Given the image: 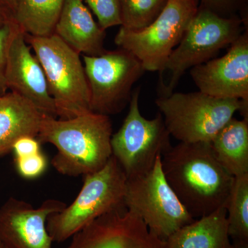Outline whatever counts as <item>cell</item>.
Instances as JSON below:
<instances>
[{
    "instance_id": "1",
    "label": "cell",
    "mask_w": 248,
    "mask_h": 248,
    "mask_svg": "<svg viewBox=\"0 0 248 248\" xmlns=\"http://www.w3.org/2000/svg\"><path fill=\"white\" fill-rule=\"evenodd\" d=\"M161 162L166 181L194 218L226 207L234 177L217 161L210 142H179Z\"/></svg>"
},
{
    "instance_id": "2",
    "label": "cell",
    "mask_w": 248,
    "mask_h": 248,
    "mask_svg": "<svg viewBox=\"0 0 248 248\" xmlns=\"http://www.w3.org/2000/svg\"><path fill=\"white\" fill-rule=\"evenodd\" d=\"M112 135L109 116L89 111L68 120L44 115L37 139L57 148L52 165L59 173L84 177L107 164Z\"/></svg>"
},
{
    "instance_id": "3",
    "label": "cell",
    "mask_w": 248,
    "mask_h": 248,
    "mask_svg": "<svg viewBox=\"0 0 248 248\" xmlns=\"http://www.w3.org/2000/svg\"><path fill=\"white\" fill-rule=\"evenodd\" d=\"M156 105L170 136L183 143L211 142L239 111L248 120V104L197 91L159 96Z\"/></svg>"
},
{
    "instance_id": "4",
    "label": "cell",
    "mask_w": 248,
    "mask_h": 248,
    "mask_svg": "<svg viewBox=\"0 0 248 248\" xmlns=\"http://www.w3.org/2000/svg\"><path fill=\"white\" fill-rule=\"evenodd\" d=\"M24 35L43 68L57 117L68 120L91 111L81 55L55 34L47 37Z\"/></svg>"
},
{
    "instance_id": "5",
    "label": "cell",
    "mask_w": 248,
    "mask_h": 248,
    "mask_svg": "<svg viewBox=\"0 0 248 248\" xmlns=\"http://www.w3.org/2000/svg\"><path fill=\"white\" fill-rule=\"evenodd\" d=\"M126 181L113 156L102 169L84 176L82 187L74 202L47 220V230L53 242L66 241L99 217L125 205Z\"/></svg>"
},
{
    "instance_id": "6",
    "label": "cell",
    "mask_w": 248,
    "mask_h": 248,
    "mask_svg": "<svg viewBox=\"0 0 248 248\" xmlns=\"http://www.w3.org/2000/svg\"><path fill=\"white\" fill-rule=\"evenodd\" d=\"M248 29L241 17H223L199 5L182 40L173 50L165 70L170 72L169 84L160 88V96L172 94L188 69L215 58Z\"/></svg>"
},
{
    "instance_id": "7",
    "label": "cell",
    "mask_w": 248,
    "mask_h": 248,
    "mask_svg": "<svg viewBox=\"0 0 248 248\" xmlns=\"http://www.w3.org/2000/svg\"><path fill=\"white\" fill-rule=\"evenodd\" d=\"M199 7L197 0H168L157 17L138 31L120 27L115 45L133 54L145 71L162 73Z\"/></svg>"
},
{
    "instance_id": "8",
    "label": "cell",
    "mask_w": 248,
    "mask_h": 248,
    "mask_svg": "<svg viewBox=\"0 0 248 248\" xmlns=\"http://www.w3.org/2000/svg\"><path fill=\"white\" fill-rule=\"evenodd\" d=\"M140 95L139 88L132 94L123 124L111 138L112 156L123 169L127 179L149 172L158 158L172 147L171 136L161 113L151 120L141 115Z\"/></svg>"
},
{
    "instance_id": "9",
    "label": "cell",
    "mask_w": 248,
    "mask_h": 248,
    "mask_svg": "<svg viewBox=\"0 0 248 248\" xmlns=\"http://www.w3.org/2000/svg\"><path fill=\"white\" fill-rule=\"evenodd\" d=\"M161 156L143 175L127 179L125 208L143 220L149 231L165 241L195 218L191 216L166 181Z\"/></svg>"
},
{
    "instance_id": "10",
    "label": "cell",
    "mask_w": 248,
    "mask_h": 248,
    "mask_svg": "<svg viewBox=\"0 0 248 248\" xmlns=\"http://www.w3.org/2000/svg\"><path fill=\"white\" fill-rule=\"evenodd\" d=\"M82 59L91 110L107 116L120 113L130 103L134 84L146 72L141 62L121 48Z\"/></svg>"
},
{
    "instance_id": "11",
    "label": "cell",
    "mask_w": 248,
    "mask_h": 248,
    "mask_svg": "<svg viewBox=\"0 0 248 248\" xmlns=\"http://www.w3.org/2000/svg\"><path fill=\"white\" fill-rule=\"evenodd\" d=\"M67 248H165L164 241L125 205L105 214L78 232Z\"/></svg>"
},
{
    "instance_id": "12",
    "label": "cell",
    "mask_w": 248,
    "mask_h": 248,
    "mask_svg": "<svg viewBox=\"0 0 248 248\" xmlns=\"http://www.w3.org/2000/svg\"><path fill=\"white\" fill-rule=\"evenodd\" d=\"M190 76L199 91L248 104V30L230 46L226 55L193 67Z\"/></svg>"
},
{
    "instance_id": "13",
    "label": "cell",
    "mask_w": 248,
    "mask_h": 248,
    "mask_svg": "<svg viewBox=\"0 0 248 248\" xmlns=\"http://www.w3.org/2000/svg\"><path fill=\"white\" fill-rule=\"evenodd\" d=\"M66 205L48 200L35 208L24 201L10 198L0 208V241L9 248H52L47 220Z\"/></svg>"
},
{
    "instance_id": "14",
    "label": "cell",
    "mask_w": 248,
    "mask_h": 248,
    "mask_svg": "<svg viewBox=\"0 0 248 248\" xmlns=\"http://www.w3.org/2000/svg\"><path fill=\"white\" fill-rule=\"evenodd\" d=\"M6 81L11 92L27 99L44 115L57 117L43 68L16 24L8 50Z\"/></svg>"
},
{
    "instance_id": "15",
    "label": "cell",
    "mask_w": 248,
    "mask_h": 248,
    "mask_svg": "<svg viewBox=\"0 0 248 248\" xmlns=\"http://www.w3.org/2000/svg\"><path fill=\"white\" fill-rule=\"evenodd\" d=\"M54 34L77 53L98 56L106 51V31L94 21L83 0H65Z\"/></svg>"
},
{
    "instance_id": "16",
    "label": "cell",
    "mask_w": 248,
    "mask_h": 248,
    "mask_svg": "<svg viewBox=\"0 0 248 248\" xmlns=\"http://www.w3.org/2000/svg\"><path fill=\"white\" fill-rule=\"evenodd\" d=\"M44 114L14 92L0 97V156L12 151L18 139L37 138Z\"/></svg>"
},
{
    "instance_id": "17",
    "label": "cell",
    "mask_w": 248,
    "mask_h": 248,
    "mask_svg": "<svg viewBox=\"0 0 248 248\" xmlns=\"http://www.w3.org/2000/svg\"><path fill=\"white\" fill-rule=\"evenodd\" d=\"M165 248H232L226 207L182 227L164 241Z\"/></svg>"
},
{
    "instance_id": "18",
    "label": "cell",
    "mask_w": 248,
    "mask_h": 248,
    "mask_svg": "<svg viewBox=\"0 0 248 248\" xmlns=\"http://www.w3.org/2000/svg\"><path fill=\"white\" fill-rule=\"evenodd\" d=\"M222 167L233 177L248 174V120L232 118L210 142Z\"/></svg>"
},
{
    "instance_id": "19",
    "label": "cell",
    "mask_w": 248,
    "mask_h": 248,
    "mask_svg": "<svg viewBox=\"0 0 248 248\" xmlns=\"http://www.w3.org/2000/svg\"><path fill=\"white\" fill-rule=\"evenodd\" d=\"M65 0H14L12 21L23 33L35 37L54 34Z\"/></svg>"
},
{
    "instance_id": "20",
    "label": "cell",
    "mask_w": 248,
    "mask_h": 248,
    "mask_svg": "<svg viewBox=\"0 0 248 248\" xmlns=\"http://www.w3.org/2000/svg\"><path fill=\"white\" fill-rule=\"evenodd\" d=\"M226 208L231 239L248 241V174L234 177Z\"/></svg>"
},
{
    "instance_id": "21",
    "label": "cell",
    "mask_w": 248,
    "mask_h": 248,
    "mask_svg": "<svg viewBox=\"0 0 248 248\" xmlns=\"http://www.w3.org/2000/svg\"><path fill=\"white\" fill-rule=\"evenodd\" d=\"M168 0H119L122 26L130 31L144 29L157 17Z\"/></svg>"
},
{
    "instance_id": "22",
    "label": "cell",
    "mask_w": 248,
    "mask_h": 248,
    "mask_svg": "<svg viewBox=\"0 0 248 248\" xmlns=\"http://www.w3.org/2000/svg\"><path fill=\"white\" fill-rule=\"evenodd\" d=\"M83 1L97 17L98 24L104 31L122 26L119 0H83Z\"/></svg>"
},
{
    "instance_id": "23",
    "label": "cell",
    "mask_w": 248,
    "mask_h": 248,
    "mask_svg": "<svg viewBox=\"0 0 248 248\" xmlns=\"http://www.w3.org/2000/svg\"><path fill=\"white\" fill-rule=\"evenodd\" d=\"M200 6L223 17H239L248 24V0H197Z\"/></svg>"
},
{
    "instance_id": "24",
    "label": "cell",
    "mask_w": 248,
    "mask_h": 248,
    "mask_svg": "<svg viewBox=\"0 0 248 248\" xmlns=\"http://www.w3.org/2000/svg\"><path fill=\"white\" fill-rule=\"evenodd\" d=\"M16 169L24 179H34L40 177L48 167V159L42 152L37 154L15 158Z\"/></svg>"
},
{
    "instance_id": "25",
    "label": "cell",
    "mask_w": 248,
    "mask_h": 248,
    "mask_svg": "<svg viewBox=\"0 0 248 248\" xmlns=\"http://www.w3.org/2000/svg\"><path fill=\"white\" fill-rule=\"evenodd\" d=\"M15 29V23L7 21L0 28V97L7 93L6 68L10 41Z\"/></svg>"
},
{
    "instance_id": "26",
    "label": "cell",
    "mask_w": 248,
    "mask_h": 248,
    "mask_svg": "<svg viewBox=\"0 0 248 248\" xmlns=\"http://www.w3.org/2000/svg\"><path fill=\"white\" fill-rule=\"evenodd\" d=\"M41 144L37 138L31 136H24L18 139L13 146L15 157L22 158L24 156L37 154L40 153Z\"/></svg>"
},
{
    "instance_id": "27",
    "label": "cell",
    "mask_w": 248,
    "mask_h": 248,
    "mask_svg": "<svg viewBox=\"0 0 248 248\" xmlns=\"http://www.w3.org/2000/svg\"><path fill=\"white\" fill-rule=\"evenodd\" d=\"M0 9L9 20L12 21L14 12V0H0Z\"/></svg>"
},
{
    "instance_id": "28",
    "label": "cell",
    "mask_w": 248,
    "mask_h": 248,
    "mask_svg": "<svg viewBox=\"0 0 248 248\" xmlns=\"http://www.w3.org/2000/svg\"><path fill=\"white\" fill-rule=\"evenodd\" d=\"M232 248H248V241H232Z\"/></svg>"
},
{
    "instance_id": "29",
    "label": "cell",
    "mask_w": 248,
    "mask_h": 248,
    "mask_svg": "<svg viewBox=\"0 0 248 248\" xmlns=\"http://www.w3.org/2000/svg\"><path fill=\"white\" fill-rule=\"evenodd\" d=\"M7 21H9L8 19V18L6 17V16H5L4 13L2 12L1 9H0V28L2 27L3 25L7 22Z\"/></svg>"
},
{
    "instance_id": "30",
    "label": "cell",
    "mask_w": 248,
    "mask_h": 248,
    "mask_svg": "<svg viewBox=\"0 0 248 248\" xmlns=\"http://www.w3.org/2000/svg\"><path fill=\"white\" fill-rule=\"evenodd\" d=\"M0 248H8L7 246H5L3 243H1V241H0Z\"/></svg>"
},
{
    "instance_id": "31",
    "label": "cell",
    "mask_w": 248,
    "mask_h": 248,
    "mask_svg": "<svg viewBox=\"0 0 248 248\" xmlns=\"http://www.w3.org/2000/svg\"></svg>"
}]
</instances>
